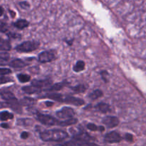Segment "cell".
Instances as JSON below:
<instances>
[{"label": "cell", "mask_w": 146, "mask_h": 146, "mask_svg": "<svg viewBox=\"0 0 146 146\" xmlns=\"http://www.w3.org/2000/svg\"><path fill=\"white\" fill-rule=\"evenodd\" d=\"M27 65V63H26L25 62L23 61V60H21V59H14V60H13L12 61L9 63V66L13 67V68H24V67H26Z\"/></svg>", "instance_id": "14"}, {"label": "cell", "mask_w": 146, "mask_h": 146, "mask_svg": "<svg viewBox=\"0 0 146 146\" xmlns=\"http://www.w3.org/2000/svg\"><path fill=\"white\" fill-rule=\"evenodd\" d=\"M38 61L41 63L50 62L56 59V52L54 50H48L40 53L38 56Z\"/></svg>", "instance_id": "4"}, {"label": "cell", "mask_w": 146, "mask_h": 146, "mask_svg": "<svg viewBox=\"0 0 146 146\" xmlns=\"http://www.w3.org/2000/svg\"><path fill=\"white\" fill-rule=\"evenodd\" d=\"M125 139L128 142H132L133 140V136L130 133H127L125 135Z\"/></svg>", "instance_id": "32"}, {"label": "cell", "mask_w": 146, "mask_h": 146, "mask_svg": "<svg viewBox=\"0 0 146 146\" xmlns=\"http://www.w3.org/2000/svg\"><path fill=\"white\" fill-rule=\"evenodd\" d=\"M68 136L66 132L59 129L46 130L40 133V138L45 142L61 141L67 138Z\"/></svg>", "instance_id": "1"}, {"label": "cell", "mask_w": 146, "mask_h": 146, "mask_svg": "<svg viewBox=\"0 0 146 146\" xmlns=\"http://www.w3.org/2000/svg\"><path fill=\"white\" fill-rule=\"evenodd\" d=\"M3 13H4V9H3L2 7H1V6H0V17H1V16L2 15Z\"/></svg>", "instance_id": "37"}, {"label": "cell", "mask_w": 146, "mask_h": 146, "mask_svg": "<svg viewBox=\"0 0 146 146\" xmlns=\"http://www.w3.org/2000/svg\"><path fill=\"white\" fill-rule=\"evenodd\" d=\"M74 115H75V111L74 109L69 107H64L62 109L56 112L57 117L64 120L72 118Z\"/></svg>", "instance_id": "5"}, {"label": "cell", "mask_w": 146, "mask_h": 146, "mask_svg": "<svg viewBox=\"0 0 146 146\" xmlns=\"http://www.w3.org/2000/svg\"><path fill=\"white\" fill-rule=\"evenodd\" d=\"M87 87H87L86 85H85V84H78V85L71 87V89H72L73 91L76 93H82L84 92L87 90Z\"/></svg>", "instance_id": "23"}, {"label": "cell", "mask_w": 146, "mask_h": 146, "mask_svg": "<svg viewBox=\"0 0 146 146\" xmlns=\"http://www.w3.org/2000/svg\"><path fill=\"white\" fill-rule=\"evenodd\" d=\"M19 103L21 105L25 106V107H32L35 105L36 101L35 99L31 98V97H24L21 100H19Z\"/></svg>", "instance_id": "13"}, {"label": "cell", "mask_w": 146, "mask_h": 146, "mask_svg": "<svg viewBox=\"0 0 146 146\" xmlns=\"http://www.w3.org/2000/svg\"><path fill=\"white\" fill-rule=\"evenodd\" d=\"M1 127H4V128H9V125L7 124V123H1Z\"/></svg>", "instance_id": "36"}, {"label": "cell", "mask_w": 146, "mask_h": 146, "mask_svg": "<svg viewBox=\"0 0 146 146\" xmlns=\"http://www.w3.org/2000/svg\"><path fill=\"white\" fill-rule=\"evenodd\" d=\"M61 102L67 103V104H74L76 106H81L85 104V102L84 100L78 97H73V96L67 95V96H62Z\"/></svg>", "instance_id": "6"}, {"label": "cell", "mask_w": 146, "mask_h": 146, "mask_svg": "<svg viewBox=\"0 0 146 146\" xmlns=\"http://www.w3.org/2000/svg\"><path fill=\"white\" fill-rule=\"evenodd\" d=\"M54 102H50V101H46L45 102V104L47 106V107H51V106L54 105Z\"/></svg>", "instance_id": "35"}, {"label": "cell", "mask_w": 146, "mask_h": 146, "mask_svg": "<svg viewBox=\"0 0 146 146\" xmlns=\"http://www.w3.org/2000/svg\"><path fill=\"white\" fill-rule=\"evenodd\" d=\"M14 117V115L8 111H2L0 113V120L2 121H6L8 120H11Z\"/></svg>", "instance_id": "21"}, {"label": "cell", "mask_w": 146, "mask_h": 146, "mask_svg": "<svg viewBox=\"0 0 146 146\" xmlns=\"http://www.w3.org/2000/svg\"><path fill=\"white\" fill-rule=\"evenodd\" d=\"M20 6L22 7L23 9H27L29 7V4L27 1H22V2L20 3Z\"/></svg>", "instance_id": "33"}, {"label": "cell", "mask_w": 146, "mask_h": 146, "mask_svg": "<svg viewBox=\"0 0 146 146\" xmlns=\"http://www.w3.org/2000/svg\"><path fill=\"white\" fill-rule=\"evenodd\" d=\"M66 84V82H58L56 83L55 84H53V85L50 86L48 88L46 89L47 91L49 92H55V91H58V90H61L63 87H64Z\"/></svg>", "instance_id": "17"}, {"label": "cell", "mask_w": 146, "mask_h": 146, "mask_svg": "<svg viewBox=\"0 0 146 146\" xmlns=\"http://www.w3.org/2000/svg\"><path fill=\"white\" fill-rule=\"evenodd\" d=\"M87 128L91 131H97V130H99V126L96 125L94 123H88L87 125Z\"/></svg>", "instance_id": "28"}, {"label": "cell", "mask_w": 146, "mask_h": 146, "mask_svg": "<svg viewBox=\"0 0 146 146\" xmlns=\"http://www.w3.org/2000/svg\"><path fill=\"white\" fill-rule=\"evenodd\" d=\"M29 133H27V132H23L21 134V137L22 139H27L29 137Z\"/></svg>", "instance_id": "34"}, {"label": "cell", "mask_w": 146, "mask_h": 146, "mask_svg": "<svg viewBox=\"0 0 146 146\" xmlns=\"http://www.w3.org/2000/svg\"><path fill=\"white\" fill-rule=\"evenodd\" d=\"M14 25L17 28H18L19 29H24V28H26V27L29 25V23L26 19H19L18 21L14 23Z\"/></svg>", "instance_id": "18"}, {"label": "cell", "mask_w": 146, "mask_h": 146, "mask_svg": "<svg viewBox=\"0 0 146 146\" xmlns=\"http://www.w3.org/2000/svg\"><path fill=\"white\" fill-rule=\"evenodd\" d=\"M17 78H18L19 81L20 82H22V83H26L27 82L30 81L31 80V77L30 75L27 74H17Z\"/></svg>", "instance_id": "24"}, {"label": "cell", "mask_w": 146, "mask_h": 146, "mask_svg": "<svg viewBox=\"0 0 146 146\" xmlns=\"http://www.w3.org/2000/svg\"><path fill=\"white\" fill-rule=\"evenodd\" d=\"M105 130V127L104 126H99V131H104Z\"/></svg>", "instance_id": "38"}, {"label": "cell", "mask_w": 146, "mask_h": 146, "mask_svg": "<svg viewBox=\"0 0 146 146\" xmlns=\"http://www.w3.org/2000/svg\"><path fill=\"white\" fill-rule=\"evenodd\" d=\"M21 90L27 94H35V93L39 92L41 89L37 88V87H34L33 85H30V86H24L21 88Z\"/></svg>", "instance_id": "16"}, {"label": "cell", "mask_w": 146, "mask_h": 146, "mask_svg": "<svg viewBox=\"0 0 146 146\" xmlns=\"http://www.w3.org/2000/svg\"><path fill=\"white\" fill-rule=\"evenodd\" d=\"M13 80L9 77H5V76H0V84H4V83L10 82H12Z\"/></svg>", "instance_id": "26"}, {"label": "cell", "mask_w": 146, "mask_h": 146, "mask_svg": "<svg viewBox=\"0 0 146 146\" xmlns=\"http://www.w3.org/2000/svg\"><path fill=\"white\" fill-rule=\"evenodd\" d=\"M101 77H102V79L104 80V81L105 82H107L108 81V77H109V74H108V72L105 71V70L101 71Z\"/></svg>", "instance_id": "29"}, {"label": "cell", "mask_w": 146, "mask_h": 146, "mask_svg": "<svg viewBox=\"0 0 146 146\" xmlns=\"http://www.w3.org/2000/svg\"><path fill=\"white\" fill-rule=\"evenodd\" d=\"M11 72V70L9 68H0V76H4Z\"/></svg>", "instance_id": "30"}, {"label": "cell", "mask_w": 146, "mask_h": 146, "mask_svg": "<svg viewBox=\"0 0 146 146\" xmlns=\"http://www.w3.org/2000/svg\"><path fill=\"white\" fill-rule=\"evenodd\" d=\"M11 50V44L8 40H2L0 39V50L1 51H9Z\"/></svg>", "instance_id": "19"}, {"label": "cell", "mask_w": 146, "mask_h": 146, "mask_svg": "<svg viewBox=\"0 0 146 146\" xmlns=\"http://www.w3.org/2000/svg\"><path fill=\"white\" fill-rule=\"evenodd\" d=\"M36 118L38 121L45 125L62 126V120H58L55 117L48 115H44L40 113H36Z\"/></svg>", "instance_id": "2"}, {"label": "cell", "mask_w": 146, "mask_h": 146, "mask_svg": "<svg viewBox=\"0 0 146 146\" xmlns=\"http://www.w3.org/2000/svg\"><path fill=\"white\" fill-rule=\"evenodd\" d=\"M0 59L4 61H7L9 59V54L5 52H0Z\"/></svg>", "instance_id": "31"}, {"label": "cell", "mask_w": 146, "mask_h": 146, "mask_svg": "<svg viewBox=\"0 0 146 146\" xmlns=\"http://www.w3.org/2000/svg\"><path fill=\"white\" fill-rule=\"evenodd\" d=\"M8 30V25L6 22L3 21H0V31L6 32Z\"/></svg>", "instance_id": "27"}, {"label": "cell", "mask_w": 146, "mask_h": 146, "mask_svg": "<svg viewBox=\"0 0 146 146\" xmlns=\"http://www.w3.org/2000/svg\"><path fill=\"white\" fill-rule=\"evenodd\" d=\"M122 140V137L119 133L115 131L110 132L107 133L104 137V141L108 143H119Z\"/></svg>", "instance_id": "8"}, {"label": "cell", "mask_w": 146, "mask_h": 146, "mask_svg": "<svg viewBox=\"0 0 146 146\" xmlns=\"http://www.w3.org/2000/svg\"><path fill=\"white\" fill-rule=\"evenodd\" d=\"M52 84V81L49 79H45V80H34L31 82V85L37 87V88H44L47 87Z\"/></svg>", "instance_id": "11"}, {"label": "cell", "mask_w": 146, "mask_h": 146, "mask_svg": "<svg viewBox=\"0 0 146 146\" xmlns=\"http://www.w3.org/2000/svg\"><path fill=\"white\" fill-rule=\"evenodd\" d=\"M0 97L7 102L15 98V96H14V93L11 92L10 90H6V89H1V90H0Z\"/></svg>", "instance_id": "12"}, {"label": "cell", "mask_w": 146, "mask_h": 146, "mask_svg": "<svg viewBox=\"0 0 146 146\" xmlns=\"http://www.w3.org/2000/svg\"><path fill=\"white\" fill-rule=\"evenodd\" d=\"M62 146H99L96 143H92V142L89 141H84V140H76V139H74L73 140H69L68 142H66L64 144L61 145Z\"/></svg>", "instance_id": "7"}, {"label": "cell", "mask_w": 146, "mask_h": 146, "mask_svg": "<svg viewBox=\"0 0 146 146\" xmlns=\"http://www.w3.org/2000/svg\"><path fill=\"white\" fill-rule=\"evenodd\" d=\"M32 120L30 118H22V119H19L17 121V124L19 125H22V126H28L32 123Z\"/></svg>", "instance_id": "25"}, {"label": "cell", "mask_w": 146, "mask_h": 146, "mask_svg": "<svg viewBox=\"0 0 146 146\" xmlns=\"http://www.w3.org/2000/svg\"><path fill=\"white\" fill-rule=\"evenodd\" d=\"M7 105L9 106V107L11 110H14V111L16 112V113H19V114H20V113H22V110H21V105L20 104L19 101H18L16 97L15 98L12 99V100L7 101Z\"/></svg>", "instance_id": "10"}, {"label": "cell", "mask_w": 146, "mask_h": 146, "mask_svg": "<svg viewBox=\"0 0 146 146\" xmlns=\"http://www.w3.org/2000/svg\"><path fill=\"white\" fill-rule=\"evenodd\" d=\"M95 108L96 109V110H98V111L101 112V113H106L111 110V107H110L109 104H107V103H105V102L98 103V104H96V105Z\"/></svg>", "instance_id": "15"}, {"label": "cell", "mask_w": 146, "mask_h": 146, "mask_svg": "<svg viewBox=\"0 0 146 146\" xmlns=\"http://www.w3.org/2000/svg\"><path fill=\"white\" fill-rule=\"evenodd\" d=\"M85 69V62L82 60H79L75 64V65L73 67V70L76 72H79L83 71Z\"/></svg>", "instance_id": "20"}, {"label": "cell", "mask_w": 146, "mask_h": 146, "mask_svg": "<svg viewBox=\"0 0 146 146\" xmlns=\"http://www.w3.org/2000/svg\"><path fill=\"white\" fill-rule=\"evenodd\" d=\"M103 123L108 128H113L117 127L119 124V120L118 117L114 116H106L102 120Z\"/></svg>", "instance_id": "9"}, {"label": "cell", "mask_w": 146, "mask_h": 146, "mask_svg": "<svg viewBox=\"0 0 146 146\" xmlns=\"http://www.w3.org/2000/svg\"><path fill=\"white\" fill-rule=\"evenodd\" d=\"M104 93H103L102 90H96L94 91H93L92 92L90 93L89 95H88V97L91 100H96V99H98L99 97H102Z\"/></svg>", "instance_id": "22"}, {"label": "cell", "mask_w": 146, "mask_h": 146, "mask_svg": "<svg viewBox=\"0 0 146 146\" xmlns=\"http://www.w3.org/2000/svg\"><path fill=\"white\" fill-rule=\"evenodd\" d=\"M39 47V42L37 41H27L19 44L15 50L19 52H31Z\"/></svg>", "instance_id": "3"}]
</instances>
